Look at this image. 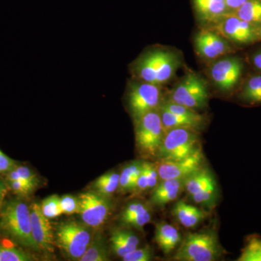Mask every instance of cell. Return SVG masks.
Instances as JSON below:
<instances>
[{
  "mask_svg": "<svg viewBox=\"0 0 261 261\" xmlns=\"http://www.w3.org/2000/svg\"><path fill=\"white\" fill-rule=\"evenodd\" d=\"M197 18L205 23L216 24L228 13L225 0H192Z\"/></svg>",
  "mask_w": 261,
  "mask_h": 261,
  "instance_id": "obj_17",
  "label": "cell"
},
{
  "mask_svg": "<svg viewBox=\"0 0 261 261\" xmlns=\"http://www.w3.org/2000/svg\"><path fill=\"white\" fill-rule=\"evenodd\" d=\"M40 206L43 214L47 219H55L63 214L61 207V197L58 195H51L44 199Z\"/></svg>",
  "mask_w": 261,
  "mask_h": 261,
  "instance_id": "obj_29",
  "label": "cell"
},
{
  "mask_svg": "<svg viewBox=\"0 0 261 261\" xmlns=\"http://www.w3.org/2000/svg\"><path fill=\"white\" fill-rule=\"evenodd\" d=\"M31 226L33 239L39 250L53 251L55 236L49 219L43 214L40 205L33 203L30 206Z\"/></svg>",
  "mask_w": 261,
  "mask_h": 261,
  "instance_id": "obj_14",
  "label": "cell"
},
{
  "mask_svg": "<svg viewBox=\"0 0 261 261\" xmlns=\"http://www.w3.org/2000/svg\"><path fill=\"white\" fill-rule=\"evenodd\" d=\"M172 214L184 227L195 228L207 217V214L195 206L178 201L173 206Z\"/></svg>",
  "mask_w": 261,
  "mask_h": 261,
  "instance_id": "obj_19",
  "label": "cell"
},
{
  "mask_svg": "<svg viewBox=\"0 0 261 261\" xmlns=\"http://www.w3.org/2000/svg\"><path fill=\"white\" fill-rule=\"evenodd\" d=\"M242 97L250 102H261V75L252 77L247 82Z\"/></svg>",
  "mask_w": 261,
  "mask_h": 261,
  "instance_id": "obj_28",
  "label": "cell"
},
{
  "mask_svg": "<svg viewBox=\"0 0 261 261\" xmlns=\"http://www.w3.org/2000/svg\"><path fill=\"white\" fill-rule=\"evenodd\" d=\"M15 171L18 173L20 179L19 181L27 182L29 185H32L34 188L37 186L39 181L37 175L32 171L30 168L27 166H18L15 168Z\"/></svg>",
  "mask_w": 261,
  "mask_h": 261,
  "instance_id": "obj_36",
  "label": "cell"
},
{
  "mask_svg": "<svg viewBox=\"0 0 261 261\" xmlns=\"http://www.w3.org/2000/svg\"><path fill=\"white\" fill-rule=\"evenodd\" d=\"M159 110L166 132L176 128H189L199 130L202 129L205 124V116L199 118H192L173 114L161 108H159Z\"/></svg>",
  "mask_w": 261,
  "mask_h": 261,
  "instance_id": "obj_21",
  "label": "cell"
},
{
  "mask_svg": "<svg viewBox=\"0 0 261 261\" xmlns=\"http://www.w3.org/2000/svg\"><path fill=\"white\" fill-rule=\"evenodd\" d=\"M253 63L255 66L261 70V51L255 55L253 58Z\"/></svg>",
  "mask_w": 261,
  "mask_h": 261,
  "instance_id": "obj_41",
  "label": "cell"
},
{
  "mask_svg": "<svg viewBox=\"0 0 261 261\" xmlns=\"http://www.w3.org/2000/svg\"><path fill=\"white\" fill-rule=\"evenodd\" d=\"M208 97L205 80L197 73L189 72L173 87L168 100L197 111L207 107Z\"/></svg>",
  "mask_w": 261,
  "mask_h": 261,
  "instance_id": "obj_7",
  "label": "cell"
},
{
  "mask_svg": "<svg viewBox=\"0 0 261 261\" xmlns=\"http://www.w3.org/2000/svg\"><path fill=\"white\" fill-rule=\"evenodd\" d=\"M61 207L63 214L71 215L78 213V197L72 195H64L61 197Z\"/></svg>",
  "mask_w": 261,
  "mask_h": 261,
  "instance_id": "obj_34",
  "label": "cell"
},
{
  "mask_svg": "<svg viewBox=\"0 0 261 261\" xmlns=\"http://www.w3.org/2000/svg\"><path fill=\"white\" fill-rule=\"evenodd\" d=\"M200 149V137L197 130L172 128L166 132L156 158L159 161L185 159Z\"/></svg>",
  "mask_w": 261,
  "mask_h": 261,
  "instance_id": "obj_5",
  "label": "cell"
},
{
  "mask_svg": "<svg viewBox=\"0 0 261 261\" xmlns=\"http://www.w3.org/2000/svg\"><path fill=\"white\" fill-rule=\"evenodd\" d=\"M8 186L15 194L21 196L29 195L35 189L27 182L19 180H8Z\"/></svg>",
  "mask_w": 261,
  "mask_h": 261,
  "instance_id": "obj_35",
  "label": "cell"
},
{
  "mask_svg": "<svg viewBox=\"0 0 261 261\" xmlns=\"http://www.w3.org/2000/svg\"><path fill=\"white\" fill-rule=\"evenodd\" d=\"M81 261H107L109 255L107 245L102 235L97 233L87 247V250L81 257Z\"/></svg>",
  "mask_w": 261,
  "mask_h": 261,
  "instance_id": "obj_24",
  "label": "cell"
},
{
  "mask_svg": "<svg viewBox=\"0 0 261 261\" xmlns=\"http://www.w3.org/2000/svg\"><path fill=\"white\" fill-rule=\"evenodd\" d=\"M214 25L212 29L231 42L246 44L261 38L260 25L242 20L233 13H227Z\"/></svg>",
  "mask_w": 261,
  "mask_h": 261,
  "instance_id": "obj_10",
  "label": "cell"
},
{
  "mask_svg": "<svg viewBox=\"0 0 261 261\" xmlns=\"http://www.w3.org/2000/svg\"><path fill=\"white\" fill-rule=\"evenodd\" d=\"M239 261H261V239L251 237L244 247Z\"/></svg>",
  "mask_w": 261,
  "mask_h": 261,
  "instance_id": "obj_27",
  "label": "cell"
},
{
  "mask_svg": "<svg viewBox=\"0 0 261 261\" xmlns=\"http://www.w3.org/2000/svg\"><path fill=\"white\" fill-rule=\"evenodd\" d=\"M147 190H149L148 181H147V175H146L145 170H144L143 163H142V171H141L140 175L137 178L135 192H143L147 191Z\"/></svg>",
  "mask_w": 261,
  "mask_h": 261,
  "instance_id": "obj_38",
  "label": "cell"
},
{
  "mask_svg": "<svg viewBox=\"0 0 261 261\" xmlns=\"http://www.w3.org/2000/svg\"><path fill=\"white\" fill-rule=\"evenodd\" d=\"M135 124L137 148L145 156L156 157L166 134L159 110L146 113Z\"/></svg>",
  "mask_w": 261,
  "mask_h": 261,
  "instance_id": "obj_8",
  "label": "cell"
},
{
  "mask_svg": "<svg viewBox=\"0 0 261 261\" xmlns=\"http://www.w3.org/2000/svg\"><path fill=\"white\" fill-rule=\"evenodd\" d=\"M228 13H233L235 10L238 9L244 3H246L247 0H225Z\"/></svg>",
  "mask_w": 261,
  "mask_h": 261,
  "instance_id": "obj_39",
  "label": "cell"
},
{
  "mask_svg": "<svg viewBox=\"0 0 261 261\" xmlns=\"http://www.w3.org/2000/svg\"><path fill=\"white\" fill-rule=\"evenodd\" d=\"M0 226L19 245L40 251L32 237L30 207L23 201L13 199L2 206Z\"/></svg>",
  "mask_w": 261,
  "mask_h": 261,
  "instance_id": "obj_2",
  "label": "cell"
},
{
  "mask_svg": "<svg viewBox=\"0 0 261 261\" xmlns=\"http://www.w3.org/2000/svg\"><path fill=\"white\" fill-rule=\"evenodd\" d=\"M79 211L84 224L89 228H97L107 221L111 213L109 197L97 192H87L78 197Z\"/></svg>",
  "mask_w": 261,
  "mask_h": 261,
  "instance_id": "obj_9",
  "label": "cell"
},
{
  "mask_svg": "<svg viewBox=\"0 0 261 261\" xmlns=\"http://www.w3.org/2000/svg\"><path fill=\"white\" fill-rule=\"evenodd\" d=\"M216 192H217V186H216V182L215 181L208 186L202 189L200 192L190 196V197L196 203L211 207L216 198Z\"/></svg>",
  "mask_w": 261,
  "mask_h": 261,
  "instance_id": "obj_31",
  "label": "cell"
},
{
  "mask_svg": "<svg viewBox=\"0 0 261 261\" xmlns=\"http://www.w3.org/2000/svg\"><path fill=\"white\" fill-rule=\"evenodd\" d=\"M142 161H135L123 168L119 178L118 190L123 193L135 192L136 183L142 169Z\"/></svg>",
  "mask_w": 261,
  "mask_h": 261,
  "instance_id": "obj_22",
  "label": "cell"
},
{
  "mask_svg": "<svg viewBox=\"0 0 261 261\" xmlns=\"http://www.w3.org/2000/svg\"><path fill=\"white\" fill-rule=\"evenodd\" d=\"M243 65L237 58H226L215 62L210 69L211 80L221 91L231 90L238 84Z\"/></svg>",
  "mask_w": 261,
  "mask_h": 261,
  "instance_id": "obj_12",
  "label": "cell"
},
{
  "mask_svg": "<svg viewBox=\"0 0 261 261\" xmlns=\"http://www.w3.org/2000/svg\"><path fill=\"white\" fill-rule=\"evenodd\" d=\"M86 224L75 221L58 225L55 243L68 258L80 260L92 241V233Z\"/></svg>",
  "mask_w": 261,
  "mask_h": 261,
  "instance_id": "obj_6",
  "label": "cell"
},
{
  "mask_svg": "<svg viewBox=\"0 0 261 261\" xmlns=\"http://www.w3.org/2000/svg\"><path fill=\"white\" fill-rule=\"evenodd\" d=\"M181 65L178 53L162 47H151L129 65L132 78L162 86L167 83Z\"/></svg>",
  "mask_w": 261,
  "mask_h": 261,
  "instance_id": "obj_1",
  "label": "cell"
},
{
  "mask_svg": "<svg viewBox=\"0 0 261 261\" xmlns=\"http://www.w3.org/2000/svg\"><path fill=\"white\" fill-rule=\"evenodd\" d=\"M34 260L30 254L15 247L0 245V261H30Z\"/></svg>",
  "mask_w": 261,
  "mask_h": 261,
  "instance_id": "obj_30",
  "label": "cell"
},
{
  "mask_svg": "<svg viewBox=\"0 0 261 261\" xmlns=\"http://www.w3.org/2000/svg\"><path fill=\"white\" fill-rule=\"evenodd\" d=\"M119 178V173L116 172L103 174L94 182V189L101 195L109 197L118 190Z\"/></svg>",
  "mask_w": 261,
  "mask_h": 261,
  "instance_id": "obj_26",
  "label": "cell"
},
{
  "mask_svg": "<svg viewBox=\"0 0 261 261\" xmlns=\"http://www.w3.org/2000/svg\"><path fill=\"white\" fill-rule=\"evenodd\" d=\"M233 13L242 20L261 27V0H247Z\"/></svg>",
  "mask_w": 261,
  "mask_h": 261,
  "instance_id": "obj_25",
  "label": "cell"
},
{
  "mask_svg": "<svg viewBox=\"0 0 261 261\" xmlns=\"http://www.w3.org/2000/svg\"><path fill=\"white\" fill-rule=\"evenodd\" d=\"M15 167V161L0 150V173H8Z\"/></svg>",
  "mask_w": 261,
  "mask_h": 261,
  "instance_id": "obj_37",
  "label": "cell"
},
{
  "mask_svg": "<svg viewBox=\"0 0 261 261\" xmlns=\"http://www.w3.org/2000/svg\"><path fill=\"white\" fill-rule=\"evenodd\" d=\"M204 155L202 149L185 158L172 161H158L160 180L185 178L203 168Z\"/></svg>",
  "mask_w": 261,
  "mask_h": 261,
  "instance_id": "obj_11",
  "label": "cell"
},
{
  "mask_svg": "<svg viewBox=\"0 0 261 261\" xmlns=\"http://www.w3.org/2000/svg\"><path fill=\"white\" fill-rule=\"evenodd\" d=\"M111 248L118 257H123L140 245V239L133 231L127 229H116L111 233Z\"/></svg>",
  "mask_w": 261,
  "mask_h": 261,
  "instance_id": "obj_20",
  "label": "cell"
},
{
  "mask_svg": "<svg viewBox=\"0 0 261 261\" xmlns=\"http://www.w3.org/2000/svg\"><path fill=\"white\" fill-rule=\"evenodd\" d=\"M122 258L124 261H150L153 258V250L149 246L137 247Z\"/></svg>",
  "mask_w": 261,
  "mask_h": 261,
  "instance_id": "obj_32",
  "label": "cell"
},
{
  "mask_svg": "<svg viewBox=\"0 0 261 261\" xmlns=\"http://www.w3.org/2000/svg\"><path fill=\"white\" fill-rule=\"evenodd\" d=\"M185 178L160 180L157 186L152 190L150 199L152 203L159 207H164L176 200L185 190Z\"/></svg>",
  "mask_w": 261,
  "mask_h": 261,
  "instance_id": "obj_16",
  "label": "cell"
},
{
  "mask_svg": "<svg viewBox=\"0 0 261 261\" xmlns=\"http://www.w3.org/2000/svg\"><path fill=\"white\" fill-rule=\"evenodd\" d=\"M143 168L147 175L148 190H154L160 181L159 169L156 163L143 162Z\"/></svg>",
  "mask_w": 261,
  "mask_h": 261,
  "instance_id": "obj_33",
  "label": "cell"
},
{
  "mask_svg": "<svg viewBox=\"0 0 261 261\" xmlns=\"http://www.w3.org/2000/svg\"><path fill=\"white\" fill-rule=\"evenodd\" d=\"M215 181L216 180L211 171L203 168L185 178V190L189 195L192 196Z\"/></svg>",
  "mask_w": 261,
  "mask_h": 261,
  "instance_id": "obj_23",
  "label": "cell"
},
{
  "mask_svg": "<svg viewBox=\"0 0 261 261\" xmlns=\"http://www.w3.org/2000/svg\"><path fill=\"white\" fill-rule=\"evenodd\" d=\"M7 192V186L4 181L0 178V208L3 205L5 194Z\"/></svg>",
  "mask_w": 261,
  "mask_h": 261,
  "instance_id": "obj_40",
  "label": "cell"
},
{
  "mask_svg": "<svg viewBox=\"0 0 261 261\" xmlns=\"http://www.w3.org/2000/svg\"><path fill=\"white\" fill-rule=\"evenodd\" d=\"M152 220L150 207L140 200L130 202L124 207L121 214V224L126 227L142 230Z\"/></svg>",
  "mask_w": 261,
  "mask_h": 261,
  "instance_id": "obj_15",
  "label": "cell"
},
{
  "mask_svg": "<svg viewBox=\"0 0 261 261\" xmlns=\"http://www.w3.org/2000/svg\"><path fill=\"white\" fill-rule=\"evenodd\" d=\"M222 255L217 234L213 231L190 233L181 241L175 260L214 261Z\"/></svg>",
  "mask_w": 261,
  "mask_h": 261,
  "instance_id": "obj_3",
  "label": "cell"
},
{
  "mask_svg": "<svg viewBox=\"0 0 261 261\" xmlns=\"http://www.w3.org/2000/svg\"><path fill=\"white\" fill-rule=\"evenodd\" d=\"M197 54L206 60H216L231 50L227 39L214 29H202L195 38Z\"/></svg>",
  "mask_w": 261,
  "mask_h": 261,
  "instance_id": "obj_13",
  "label": "cell"
},
{
  "mask_svg": "<svg viewBox=\"0 0 261 261\" xmlns=\"http://www.w3.org/2000/svg\"><path fill=\"white\" fill-rule=\"evenodd\" d=\"M154 241L164 254H169L181 243L182 236L177 228L165 221L158 223L154 231Z\"/></svg>",
  "mask_w": 261,
  "mask_h": 261,
  "instance_id": "obj_18",
  "label": "cell"
},
{
  "mask_svg": "<svg viewBox=\"0 0 261 261\" xmlns=\"http://www.w3.org/2000/svg\"><path fill=\"white\" fill-rule=\"evenodd\" d=\"M126 102L134 122L146 113L159 109L162 102L161 86L132 78L127 83Z\"/></svg>",
  "mask_w": 261,
  "mask_h": 261,
  "instance_id": "obj_4",
  "label": "cell"
}]
</instances>
